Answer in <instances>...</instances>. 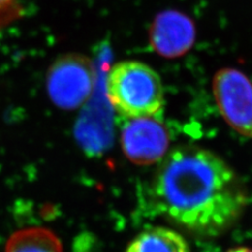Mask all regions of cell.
<instances>
[{
    "mask_svg": "<svg viewBox=\"0 0 252 252\" xmlns=\"http://www.w3.org/2000/svg\"><path fill=\"white\" fill-rule=\"evenodd\" d=\"M152 189L161 215L203 236L225 232L247 205L245 188L229 164L196 146L179 147L165 156Z\"/></svg>",
    "mask_w": 252,
    "mask_h": 252,
    "instance_id": "6da1fadb",
    "label": "cell"
},
{
    "mask_svg": "<svg viewBox=\"0 0 252 252\" xmlns=\"http://www.w3.org/2000/svg\"><path fill=\"white\" fill-rule=\"evenodd\" d=\"M106 96L118 115L132 119L160 117L164 109V90L160 76L146 63L117 62L106 77Z\"/></svg>",
    "mask_w": 252,
    "mask_h": 252,
    "instance_id": "7a4b0ae2",
    "label": "cell"
},
{
    "mask_svg": "<svg viewBox=\"0 0 252 252\" xmlns=\"http://www.w3.org/2000/svg\"><path fill=\"white\" fill-rule=\"evenodd\" d=\"M97 80L91 58L81 54H66L53 63L47 74V92L62 109H76L92 96Z\"/></svg>",
    "mask_w": 252,
    "mask_h": 252,
    "instance_id": "3957f363",
    "label": "cell"
},
{
    "mask_svg": "<svg viewBox=\"0 0 252 252\" xmlns=\"http://www.w3.org/2000/svg\"><path fill=\"white\" fill-rule=\"evenodd\" d=\"M212 94L225 122L252 139V82L247 75L232 67L219 69L212 78Z\"/></svg>",
    "mask_w": 252,
    "mask_h": 252,
    "instance_id": "277c9868",
    "label": "cell"
},
{
    "mask_svg": "<svg viewBox=\"0 0 252 252\" xmlns=\"http://www.w3.org/2000/svg\"><path fill=\"white\" fill-rule=\"evenodd\" d=\"M160 117L127 119L121 129V146L127 159L137 165L163 160L169 146V133Z\"/></svg>",
    "mask_w": 252,
    "mask_h": 252,
    "instance_id": "5b68a950",
    "label": "cell"
},
{
    "mask_svg": "<svg viewBox=\"0 0 252 252\" xmlns=\"http://www.w3.org/2000/svg\"><path fill=\"white\" fill-rule=\"evenodd\" d=\"M153 50L166 59L184 56L194 44L196 30L193 20L177 10H164L153 20L148 31Z\"/></svg>",
    "mask_w": 252,
    "mask_h": 252,
    "instance_id": "8992f818",
    "label": "cell"
},
{
    "mask_svg": "<svg viewBox=\"0 0 252 252\" xmlns=\"http://www.w3.org/2000/svg\"><path fill=\"white\" fill-rule=\"evenodd\" d=\"M125 252H190L183 235L166 227H153L140 232Z\"/></svg>",
    "mask_w": 252,
    "mask_h": 252,
    "instance_id": "52a82bcc",
    "label": "cell"
},
{
    "mask_svg": "<svg viewBox=\"0 0 252 252\" xmlns=\"http://www.w3.org/2000/svg\"><path fill=\"white\" fill-rule=\"evenodd\" d=\"M4 252H63V246L52 230L43 227H29L10 236Z\"/></svg>",
    "mask_w": 252,
    "mask_h": 252,
    "instance_id": "ba28073f",
    "label": "cell"
},
{
    "mask_svg": "<svg viewBox=\"0 0 252 252\" xmlns=\"http://www.w3.org/2000/svg\"><path fill=\"white\" fill-rule=\"evenodd\" d=\"M21 0H0V31L12 26L23 17Z\"/></svg>",
    "mask_w": 252,
    "mask_h": 252,
    "instance_id": "9c48e42d",
    "label": "cell"
},
{
    "mask_svg": "<svg viewBox=\"0 0 252 252\" xmlns=\"http://www.w3.org/2000/svg\"><path fill=\"white\" fill-rule=\"evenodd\" d=\"M227 252H252V248L249 247H234L228 250Z\"/></svg>",
    "mask_w": 252,
    "mask_h": 252,
    "instance_id": "30bf717a",
    "label": "cell"
}]
</instances>
